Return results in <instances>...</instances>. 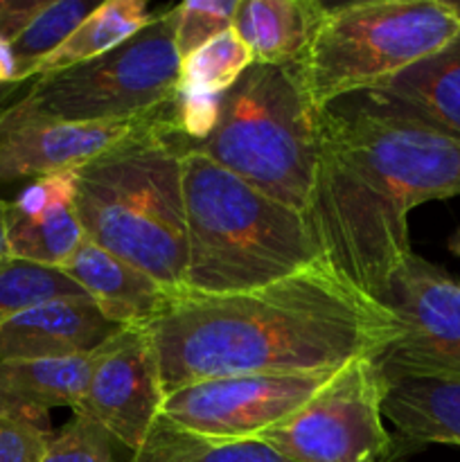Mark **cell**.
<instances>
[{
  "label": "cell",
  "mask_w": 460,
  "mask_h": 462,
  "mask_svg": "<svg viewBox=\"0 0 460 462\" xmlns=\"http://www.w3.org/2000/svg\"><path fill=\"white\" fill-rule=\"evenodd\" d=\"M379 305L401 337L377 356L386 370L460 374V284L410 251L392 271Z\"/></svg>",
  "instance_id": "obj_10"
},
{
  "label": "cell",
  "mask_w": 460,
  "mask_h": 462,
  "mask_svg": "<svg viewBox=\"0 0 460 462\" xmlns=\"http://www.w3.org/2000/svg\"><path fill=\"white\" fill-rule=\"evenodd\" d=\"M460 34L451 0H361L325 9L298 77L316 108L363 93L440 52Z\"/></svg>",
  "instance_id": "obj_6"
},
{
  "label": "cell",
  "mask_w": 460,
  "mask_h": 462,
  "mask_svg": "<svg viewBox=\"0 0 460 462\" xmlns=\"http://www.w3.org/2000/svg\"><path fill=\"white\" fill-rule=\"evenodd\" d=\"M113 438L86 415L75 413L66 427L50 433L41 462H117Z\"/></svg>",
  "instance_id": "obj_25"
},
{
  "label": "cell",
  "mask_w": 460,
  "mask_h": 462,
  "mask_svg": "<svg viewBox=\"0 0 460 462\" xmlns=\"http://www.w3.org/2000/svg\"><path fill=\"white\" fill-rule=\"evenodd\" d=\"M451 5H454L455 14H458V16H460V0H451Z\"/></svg>",
  "instance_id": "obj_30"
},
{
  "label": "cell",
  "mask_w": 460,
  "mask_h": 462,
  "mask_svg": "<svg viewBox=\"0 0 460 462\" xmlns=\"http://www.w3.org/2000/svg\"><path fill=\"white\" fill-rule=\"evenodd\" d=\"M161 111L86 125H0V185L77 170L129 138Z\"/></svg>",
  "instance_id": "obj_12"
},
{
  "label": "cell",
  "mask_w": 460,
  "mask_h": 462,
  "mask_svg": "<svg viewBox=\"0 0 460 462\" xmlns=\"http://www.w3.org/2000/svg\"><path fill=\"white\" fill-rule=\"evenodd\" d=\"M52 429L0 411V462H41Z\"/></svg>",
  "instance_id": "obj_26"
},
{
  "label": "cell",
  "mask_w": 460,
  "mask_h": 462,
  "mask_svg": "<svg viewBox=\"0 0 460 462\" xmlns=\"http://www.w3.org/2000/svg\"><path fill=\"white\" fill-rule=\"evenodd\" d=\"M156 18L149 12L144 0H108L99 3L97 9L81 23L75 34L45 57L32 72V79L52 75V72L66 70V68L84 63L88 59L99 57L108 50L117 48L126 39L143 30L144 25Z\"/></svg>",
  "instance_id": "obj_19"
},
{
  "label": "cell",
  "mask_w": 460,
  "mask_h": 462,
  "mask_svg": "<svg viewBox=\"0 0 460 462\" xmlns=\"http://www.w3.org/2000/svg\"><path fill=\"white\" fill-rule=\"evenodd\" d=\"M237 5L239 0H188L171 7L174 43L180 61L224 32L233 30Z\"/></svg>",
  "instance_id": "obj_24"
},
{
  "label": "cell",
  "mask_w": 460,
  "mask_h": 462,
  "mask_svg": "<svg viewBox=\"0 0 460 462\" xmlns=\"http://www.w3.org/2000/svg\"><path fill=\"white\" fill-rule=\"evenodd\" d=\"M129 462H293L257 438L215 440L183 431L158 418L147 440L131 454Z\"/></svg>",
  "instance_id": "obj_20"
},
{
  "label": "cell",
  "mask_w": 460,
  "mask_h": 462,
  "mask_svg": "<svg viewBox=\"0 0 460 462\" xmlns=\"http://www.w3.org/2000/svg\"><path fill=\"white\" fill-rule=\"evenodd\" d=\"M7 251L18 260L63 266L84 242L75 206V170L36 179L5 203Z\"/></svg>",
  "instance_id": "obj_14"
},
{
  "label": "cell",
  "mask_w": 460,
  "mask_h": 462,
  "mask_svg": "<svg viewBox=\"0 0 460 462\" xmlns=\"http://www.w3.org/2000/svg\"><path fill=\"white\" fill-rule=\"evenodd\" d=\"M460 197V144L352 97L320 108L318 167L305 224L320 264L382 300L409 255V212Z\"/></svg>",
  "instance_id": "obj_2"
},
{
  "label": "cell",
  "mask_w": 460,
  "mask_h": 462,
  "mask_svg": "<svg viewBox=\"0 0 460 462\" xmlns=\"http://www.w3.org/2000/svg\"><path fill=\"white\" fill-rule=\"evenodd\" d=\"M347 97L379 116L424 126L460 144V34L433 57Z\"/></svg>",
  "instance_id": "obj_13"
},
{
  "label": "cell",
  "mask_w": 460,
  "mask_h": 462,
  "mask_svg": "<svg viewBox=\"0 0 460 462\" xmlns=\"http://www.w3.org/2000/svg\"><path fill=\"white\" fill-rule=\"evenodd\" d=\"M179 77L170 7L117 48L32 79L30 90L0 111V125H86L147 116L174 102Z\"/></svg>",
  "instance_id": "obj_7"
},
{
  "label": "cell",
  "mask_w": 460,
  "mask_h": 462,
  "mask_svg": "<svg viewBox=\"0 0 460 462\" xmlns=\"http://www.w3.org/2000/svg\"><path fill=\"white\" fill-rule=\"evenodd\" d=\"M86 291L61 269L9 255L0 262V320L61 298H84Z\"/></svg>",
  "instance_id": "obj_21"
},
{
  "label": "cell",
  "mask_w": 460,
  "mask_h": 462,
  "mask_svg": "<svg viewBox=\"0 0 460 462\" xmlns=\"http://www.w3.org/2000/svg\"><path fill=\"white\" fill-rule=\"evenodd\" d=\"M383 415L406 445L460 447V374H424L382 368Z\"/></svg>",
  "instance_id": "obj_16"
},
{
  "label": "cell",
  "mask_w": 460,
  "mask_h": 462,
  "mask_svg": "<svg viewBox=\"0 0 460 462\" xmlns=\"http://www.w3.org/2000/svg\"><path fill=\"white\" fill-rule=\"evenodd\" d=\"M248 66H253L251 50L235 30H228L180 61L176 93L221 97Z\"/></svg>",
  "instance_id": "obj_22"
},
{
  "label": "cell",
  "mask_w": 460,
  "mask_h": 462,
  "mask_svg": "<svg viewBox=\"0 0 460 462\" xmlns=\"http://www.w3.org/2000/svg\"><path fill=\"white\" fill-rule=\"evenodd\" d=\"M162 400L161 368L147 328H122L93 352L77 413L95 420L133 454L161 418Z\"/></svg>",
  "instance_id": "obj_11"
},
{
  "label": "cell",
  "mask_w": 460,
  "mask_h": 462,
  "mask_svg": "<svg viewBox=\"0 0 460 462\" xmlns=\"http://www.w3.org/2000/svg\"><path fill=\"white\" fill-rule=\"evenodd\" d=\"M188 280L183 296L253 291L318 262L302 212L185 147Z\"/></svg>",
  "instance_id": "obj_4"
},
{
  "label": "cell",
  "mask_w": 460,
  "mask_h": 462,
  "mask_svg": "<svg viewBox=\"0 0 460 462\" xmlns=\"http://www.w3.org/2000/svg\"><path fill=\"white\" fill-rule=\"evenodd\" d=\"M325 9L318 0H239L233 30L253 63L289 66L305 54Z\"/></svg>",
  "instance_id": "obj_18"
},
{
  "label": "cell",
  "mask_w": 460,
  "mask_h": 462,
  "mask_svg": "<svg viewBox=\"0 0 460 462\" xmlns=\"http://www.w3.org/2000/svg\"><path fill=\"white\" fill-rule=\"evenodd\" d=\"M95 9L97 5L84 3V0H45L34 21L12 43L21 84L32 81L34 68L54 50L61 48Z\"/></svg>",
  "instance_id": "obj_23"
},
{
  "label": "cell",
  "mask_w": 460,
  "mask_h": 462,
  "mask_svg": "<svg viewBox=\"0 0 460 462\" xmlns=\"http://www.w3.org/2000/svg\"><path fill=\"white\" fill-rule=\"evenodd\" d=\"M338 370L203 379L167 393L161 418L215 440L257 438L305 406Z\"/></svg>",
  "instance_id": "obj_9"
},
{
  "label": "cell",
  "mask_w": 460,
  "mask_h": 462,
  "mask_svg": "<svg viewBox=\"0 0 460 462\" xmlns=\"http://www.w3.org/2000/svg\"><path fill=\"white\" fill-rule=\"evenodd\" d=\"M93 355L0 364V411L50 427V409L77 413L88 386Z\"/></svg>",
  "instance_id": "obj_17"
},
{
  "label": "cell",
  "mask_w": 460,
  "mask_h": 462,
  "mask_svg": "<svg viewBox=\"0 0 460 462\" xmlns=\"http://www.w3.org/2000/svg\"><path fill=\"white\" fill-rule=\"evenodd\" d=\"M43 5L45 0H0V39L14 43Z\"/></svg>",
  "instance_id": "obj_27"
},
{
  "label": "cell",
  "mask_w": 460,
  "mask_h": 462,
  "mask_svg": "<svg viewBox=\"0 0 460 462\" xmlns=\"http://www.w3.org/2000/svg\"><path fill=\"white\" fill-rule=\"evenodd\" d=\"M108 320L120 328H149L171 310L176 293L97 244L84 242L61 266Z\"/></svg>",
  "instance_id": "obj_15"
},
{
  "label": "cell",
  "mask_w": 460,
  "mask_h": 462,
  "mask_svg": "<svg viewBox=\"0 0 460 462\" xmlns=\"http://www.w3.org/2000/svg\"><path fill=\"white\" fill-rule=\"evenodd\" d=\"M0 86H21L18 79V63L14 57L12 43L0 39Z\"/></svg>",
  "instance_id": "obj_28"
},
{
  "label": "cell",
  "mask_w": 460,
  "mask_h": 462,
  "mask_svg": "<svg viewBox=\"0 0 460 462\" xmlns=\"http://www.w3.org/2000/svg\"><path fill=\"white\" fill-rule=\"evenodd\" d=\"M162 393L233 374L336 370L401 337L395 316L325 264L228 296H180L147 328Z\"/></svg>",
  "instance_id": "obj_1"
},
{
  "label": "cell",
  "mask_w": 460,
  "mask_h": 462,
  "mask_svg": "<svg viewBox=\"0 0 460 462\" xmlns=\"http://www.w3.org/2000/svg\"><path fill=\"white\" fill-rule=\"evenodd\" d=\"M5 199L0 197V262L7 260L9 251H7V235H5Z\"/></svg>",
  "instance_id": "obj_29"
},
{
  "label": "cell",
  "mask_w": 460,
  "mask_h": 462,
  "mask_svg": "<svg viewBox=\"0 0 460 462\" xmlns=\"http://www.w3.org/2000/svg\"><path fill=\"white\" fill-rule=\"evenodd\" d=\"M318 116L293 63H253L221 95L210 134L185 147L305 212L318 167Z\"/></svg>",
  "instance_id": "obj_5"
},
{
  "label": "cell",
  "mask_w": 460,
  "mask_h": 462,
  "mask_svg": "<svg viewBox=\"0 0 460 462\" xmlns=\"http://www.w3.org/2000/svg\"><path fill=\"white\" fill-rule=\"evenodd\" d=\"M174 102L138 131L75 170L84 237L170 289L185 293V138Z\"/></svg>",
  "instance_id": "obj_3"
},
{
  "label": "cell",
  "mask_w": 460,
  "mask_h": 462,
  "mask_svg": "<svg viewBox=\"0 0 460 462\" xmlns=\"http://www.w3.org/2000/svg\"><path fill=\"white\" fill-rule=\"evenodd\" d=\"M377 356L343 365L305 406L257 440L293 462H395L401 447L383 427L386 377Z\"/></svg>",
  "instance_id": "obj_8"
}]
</instances>
